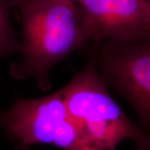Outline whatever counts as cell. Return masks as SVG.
<instances>
[{
    "label": "cell",
    "instance_id": "6da1fadb",
    "mask_svg": "<svg viewBox=\"0 0 150 150\" xmlns=\"http://www.w3.org/2000/svg\"><path fill=\"white\" fill-rule=\"evenodd\" d=\"M22 24V60L11 65V76L32 77L38 88L50 91L52 67L92 40L86 15L78 4L68 0H18Z\"/></svg>",
    "mask_w": 150,
    "mask_h": 150
},
{
    "label": "cell",
    "instance_id": "7a4b0ae2",
    "mask_svg": "<svg viewBox=\"0 0 150 150\" xmlns=\"http://www.w3.org/2000/svg\"><path fill=\"white\" fill-rule=\"evenodd\" d=\"M89 59L61 89L70 117L97 150H115L123 140H133L138 150H150V136L125 115Z\"/></svg>",
    "mask_w": 150,
    "mask_h": 150
},
{
    "label": "cell",
    "instance_id": "3957f363",
    "mask_svg": "<svg viewBox=\"0 0 150 150\" xmlns=\"http://www.w3.org/2000/svg\"><path fill=\"white\" fill-rule=\"evenodd\" d=\"M0 129L18 150L50 145L65 150H97L70 117L61 90L37 99L18 97L0 111Z\"/></svg>",
    "mask_w": 150,
    "mask_h": 150
},
{
    "label": "cell",
    "instance_id": "277c9868",
    "mask_svg": "<svg viewBox=\"0 0 150 150\" xmlns=\"http://www.w3.org/2000/svg\"><path fill=\"white\" fill-rule=\"evenodd\" d=\"M90 59L108 87L131 105L150 136V35L97 41Z\"/></svg>",
    "mask_w": 150,
    "mask_h": 150
},
{
    "label": "cell",
    "instance_id": "5b68a950",
    "mask_svg": "<svg viewBox=\"0 0 150 150\" xmlns=\"http://www.w3.org/2000/svg\"><path fill=\"white\" fill-rule=\"evenodd\" d=\"M92 40H131L150 35V7L142 0H81Z\"/></svg>",
    "mask_w": 150,
    "mask_h": 150
},
{
    "label": "cell",
    "instance_id": "8992f818",
    "mask_svg": "<svg viewBox=\"0 0 150 150\" xmlns=\"http://www.w3.org/2000/svg\"><path fill=\"white\" fill-rule=\"evenodd\" d=\"M18 0H0V59L20 53L21 42L11 24V11L18 6Z\"/></svg>",
    "mask_w": 150,
    "mask_h": 150
},
{
    "label": "cell",
    "instance_id": "52a82bcc",
    "mask_svg": "<svg viewBox=\"0 0 150 150\" xmlns=\"http://www.w3.org/2000/svg\"><path fill=\"white\" fill-rule=\"evenodd\" d=\"M68 1H72V2L75 3V4H79L81 1V0H68Z\"/></svg>",
    "mask_w": 150,
    "mask_h": 150
},
{
    "label": "cell",
    "instance_id": "ba28073f",
    "mask_svg": "<svg viewBox=\"0 0 150 150\" xmlns=\"http://www.w3.org/2000/svg\"><path fill=\"white\" fill-rule=\"evenodd\" d=\"M142 1H146V2H149V1H150V0H142Z\"/></svg>",
    "mask_w": 150,
    "mask_h": 150
},
{
    "label": "cell",
    "instance_id": "9c48e42d",
    "mask_svg": "<svg viewBox=\"0 0 150 150\" xmlns=\"http://www.w3.org/2000/svg\"><path fill=\"white\" fill-rule=\"evenodd\" d=\"M149 7H150V1H149Z\"/></svg>",
    "mask_w": 150,
    "mask_h": 150
}]
</instances>
